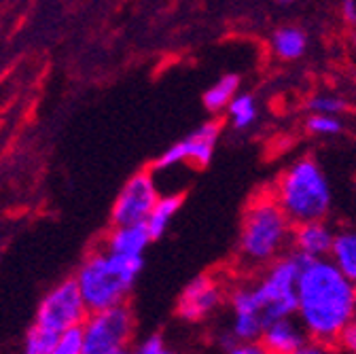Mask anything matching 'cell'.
<instances>
[{
    "mask_svg": "<svg viewBox=\"0 0 356 354\" xmlns=\"http://www.w3.org/2000/svg\"><path fill=\"white\" fill-rule=\"evenodd\" d=\"M113 354H131V352H129V350L125 348V350H117V352H113Z\"/></svg>",
    "mask_w": 356,
    "mask_h": 354,
    "instance_id": "28",
    "label": "cell"
},
{
    "mask_svg": "<svg viewBox=\"0 0 356 354\" xmlns=\"http://www.w3.org/2000/svg\"><path fill=\"white\" fill-rule=\"evenodd\" d=\"M295 354H343V352L337 350L335 346H327V344H318V341H307Z\"/></svg>",
    "mask_w": 356,
    "mask_h": 354,
    "instance_id": "25",
    "label": "cell"
},
{
    "mask_svg": "<svg viewBox=\"0 0 356 354\" xmlns=\"http://www.w3.org/2000/svg\"><path fill=\"white\" fill-rule=\"evenodd\" d=\"M341 17L346 19V24L356 26V3L354 0H346V3H341Z\"/></svg>",
    "mask_w": 356,
    "mask_h": 354,
    "instance_id": "27",
    "label": "cell"
},
{
    "mask_svg": "<svg viewBox=\"0 0 356 354\" xmlns=\"http://www.w3.org/2000/svg\"><path fill=\"white\" fill-rule=\"evenodd\" d=\"M51 354H83V331L81 329L66 331Z\"/></svg>",
    "mask_w": 356,
    "mask_h": 354,
    "instance_id": "22",
    "label": "cell"
},
{
    "mask_svg": "<svg viewBox=\"0 0 356 354\" xmlns=\"http://www.w3.org/2000/svg\"><path fill=\"white\" fill-rule=\"evenodd\" d=\"M354 212H356V181H354Z\"/></svg>",
    "mask_w": 356,
    "mask_h": 354,
    "instance_id": "29",
    "label": "cell"
},
{
    "mask_svg": "<svg viewBox=\"0 0 356 354\" xmlns=\"http://www.w3.org/2000/svg\"><path fill=\"white\" fill-rule=\"evenodd\" d=\"M259 119V102L252 94L240 92L234 102L227 106V121L234 129L244 131L248 127L254 125V121Z\"/></svg>",
    "mask_w": 356,
    "mask_h": 354,
    "instance_id": "18",
    "label": "cell"
},
{
    "mask_svg": "<svg viewBox=\"0 0 356 354\" xmlns=\"http://www.w3.org/2000/svg\"><path fill=\"white\" fill-rule=\"evenodd\" d=\"M87 319H89V309L81 297L76 280L70 278L60 282L56 289H51L44 295V299L36 309L34 325L44 331L64 335L66 331L81 329Z\"/></svg>",
    "mask_w": 356,
    "mask_h": 354,
    "instance_id": "7",
    "label": "cell"
},
{
    "mask_svg": "<svg viewBox=\"0 0 356 354\" xmlns=\"http://www.w3.org/2000/svg\"><path fill=\"white\" fill-rule=\"evenodd\" d=\"M218 136H220V121H216V119L204 121L187 138L178 140L176 145L165 149L157 157L153 168L168 170V168L181 166V163H193L195 168H206L212 161Z\"/></svg>",
    "mask_w": 356,
    "mask_h": 354,
    "instance_id": "9",
    "label": "cell"
},
{
    "mask_svg": "<svg viewBox=\"0 0 356 354\" xmlns=\"http://www.w3.org/2000/svg\"><path fill=\"white\" fill-rule=\"evenodd\" d=\"M272 54L282 62H295L307 51V34L299 26H280L270 38Z\"/></svg>",
    "mask_w": 356,
    "mask_h": 354,
    "instance_id": "15",
    "label": "cell"
},
{
    "mask_svg": "<svg viewBox=\"0 0 356 354\" xmlns=\"http://www.w3.org/2000/svg\"><path fill=\"white\" fill-rule=\"evenodd\" d=\"M295 316L309 341L337 346L346 327L356 321V287L329 259H301Z\"/></svg>",
    "mask_w": 356,
    "mask_h": 354,
    "instance_id": "1",
    "label": "cell"
},
{
    "mask_svg": "<svg viewBox=\"0 0 356 354\" xmlns=\"http://www.w3.org/2000/svg\"><path fill=\"white\" fill-rule=\"evenodd\" d=\"M143 265V257H123L108 250L89 255L74 278L89 314L125 303Z\"/></svg>",
    "mask_w": 356,
    "mask_h": 354,
    "instance_id": "4",
    "label": "cell"
},
{
    "mask_svg": "<svg viewBox=\"0 0 356 354\" xmlns=\"http://www.w3.org/2000/svg\"><path fill=\"white\" fill-rule=\"evenodd\" d=\"M305 129L312 136H339L343 123L339 117H329V115H309L305 119Z\"/></svg>",
    "mask_w": 356,
    "mask_h": 354,
    "instance_id": "20",
    "label": "cell"
},
{
    "mask_svg": "<svg viewBox=\"0 0 356 354\" xmlns=\"http://www.w3.org/2000/svg\"><path fill=\"white\" fill-rule=\"evenodd\" d=\"M274 200L293 225L327 220L333 208V189L323 166L309 155L295 159L276 181Z\"/></svg>",
    "mask_w": 356,
    "mask_h": 354,
    "instance_id": "3",
    "label": "cell"
},
{
    "mask_svg": "<svg viewBox=\"0 0 356 354\" xmlns=\"http://www.w3.org/2000/svg\"><path fill=\"white\" fill-rule=\"evenodd\" d=\"M222 301H225V291L220 282L210 274H200L183 289L176 312L187 323H202L216 312Z\"/></svg>",
    "mask_w": 356,
    "mask_h": 354,
    "instance_id": "10",
    "label": "cell"
},
{
    "mask_svg": "<svg viewBox=\"0 0 356 354\" xmlns=\"http://www.w3.org/2000/svg\"><path fill=\"white\" fill-rule=\"evenodd\" d=\"M240 94V77L238 74H222L212 87H208L204 94V106L210 113L227 111L234 98Z\"/></svg>",
    "mask_w": 356,
    "mask_h": 354,
    "instance_id": "17",
    "label": "cell"
},
{
    "mask_svg": "<svg viewBox=\"0 0 356 354\" xmlns=\"http://www.w3.org/2000/svg\"><path fill=\"white\" fill-rule=\"evenodd\" d=\"M307 108L312 115H329V117H337L346 111V102L343 98L335 96V94H316L312 96L307 102Z\"/></svg>",
    "mask_w": 356,
    "mask_h": 354,
    "instance_id": "21",
    "label": "cell"
},
{
    "mask_svg": "<svg viewBox=\"0 0 356 354\" xmlns=\"http://www.w3.org/2000/svg\"><path fill=\"white\" fill-rule=\"evenodd\" d=\"M329 261L356 287V227H341L335 232Z\"/></svg>",
    "mask_w": 356,
    "mask_h": 354,
    "instance_id": "14",
    "label": "cell"
},
{
    "mask_svg": "<svg viewBox=\"0 0 356 354\" xmlns=\"http://www.w3.org/2000/svg\"><path fill=\"white\" fill-rule=\"evenodd\" d=\"M301 274V259L297 255H284L267 265L257 282L250 287V297L265 329L276 321L293 319L297 314V282Z\"/></svg>",
    "mask_w": 356,
    "mask_h": 354,
    "instance_id": "5",
    "label": "cell"
},
{
    "mask_svg": "<svg viewBox=\"0 0 356 354\" xmlns=\"http://www.w3.org/2000/svg\"><path fill=\"white\" fill-rule=\"evenodd\" d=\"M309 341L301 323L293 319H282L267 327L261 335V346L267 354H295Z\"/></svg>",
    "mask_w": 356,
    "mask_h": 354,
    "instance_id": "12",
    "label": "cell"
},
{
    "mask_svg": "<svg viewBox=\"0 0 356 354\" xmlns=\"http://www.w3.org/2000/svg\"><path fill=\"white\" fill-rule=\"evenodd\" d=\"M335 232L329 220H312V223H301L293 227V240L291 248L293 255H297L303 261H318L329 259Z\"/></svg>",
    "mask_w": 356,
    "mask_h": 354,
    "instance_id": "11",
    "label": "cell"
},
{
    "mask_svg": "<svg viewBox=\"0 0 356 354\" xmlns=\"http://www.w3.org/2000/svg\"><path fill=\"white\" fill-rule=\"evenodd\" d=\"M354 47H356V36H354Z\"/></svg>",
    "mask_w": 356,
    "mask_h": 354,
    "instance_id": "30",
    "label": "cell"
},
{
    "mask_svg": "<svg viewBox=\"0 0 356 354\" xmlns=\"http://www.w3.org/2000/svg\"><path fill=\"white\" fill-rule=\"evenodd\" d=\"M183 206V195L181 193H172V195H161L159 202L155 204L151 216L147 218V232L151 236V240H159L165 230L170 227L172 218L176 216V212Z\"/></svg>",
    "mask_w": 356,
    "mask_h": 354,
    "instance_id": "16",
    "label": "cell"
},
{
    "mask_svg": "<svg viewBox=\"0 0 356 354\" xmlns=\"http://www.w3.org/2000/svg\"><path fill=\"white\" fill-rule=\"evenodd\" d=\"M293 223L272 191L250 200L238 234V259L244 268H267L286 255L293 240Z\"/></svg>",
    "mask_w": 356,
    "mask_h": 354,
    "instance_id": "2",
    "label": "cell"
},
{
    "mask_svg": "<svg viewBox=\"0 0 356 354\" xmlns=\"http://www.w3.org/2000/svg\"><path fill=\"white\" fill-rule=\"evenodd\" d=\"M131 354H178V352L172 350L159 335H151L145 341H140L136 352H131Z\"/></svg>",
    "mask_w": 356,
    "mask_h": 354,
    "instance_id": "23",
    "label": "cell"
},
{
    "mask_svg": "<svg viewBox=\"0 0 356 354\" xmlns=\"http://www.w3.org/2000/svg\"><path fill=\"white\" fill-rule=\"evenodd\" d=\"M159 191L149 170L136 172L119 191L113 204V227L123 225H145L155 204L159 202Z\"/></svg>",
    "mask_w": 356,
    "mask_h": 354,
    "instance_id": "8",
    "label": "cell"
},
{
    "mask_svg": "<svg viewBox=\"0 0 356 354\" xmlns=\"http://www.w3.org/2000/svg\"><path fill=\"white\" fill-rule=\"evenodd\" d=\"M83 331V354H113L125 350L134 333V314L127 303L89 314Z\"/></svg>",
    "mask_w": 356,
    "mask_h": 354,
    "instance_id": "6",
    "label": "cell"
},
{
    "mask_svg": "<svg viewBox=\"0 0 356 354\" xmlns=\"http://www.w3.org/2000/svg\"><path fill=\"white\" fill-rule=\"evenodd\" d=\"M60 337L62 335L44 331V329L34 325L28 331V337H26V354H51L54 348L58 346Z\"/></svg>",
    "mask_w": 356,
    "mask_h": 354,
    "instance_id": "19",
    "label": "cell"
},
{
    "mask_svg": "<svg viewBox=\"0 0 356 354\" xmlns=\"http://www.w3.org/2000/svg\"><path fill=\"white\" fill-rule=\"evenodd\" d=\"M227 354H267L265 348L257 341V344H234Z\"/></svg>",
    "mask_w": 356,
    "mask_h": 354,
    "instance_id": "26",
    "label": "cell"
},
{
    "mask_svg": "<svg viewBox=\"0 0 356 354\" xmlns=\"http://www.w3.org/2000/svg\"><path fill=\"white\" fill-rule=\"evenodd\" d=\"M151 242L153 240L147 232V225H123L111 230L106 238V250L123 257H143Z\"/></svg>",
    "mask_w": 356,
    "mask_h": 354,
    "instance_id": "13",
    "label": "cell"
},
{
    "mask_svg": "<svg viewBox=\"0 0 356 354\" xmlns=\"http://www.w3.org/2000/svg\"><path fill=\"white\" fill-rule=\"evenodd\" d=\"M337 348L343 354H356V321L346 327V331L341 333V337L337 341Z\"/></svg>",
    "mask_w": 356,
    "mask_h": 354,
    "instance_id": "24",
    "label": "cell"
}]
</instances>
